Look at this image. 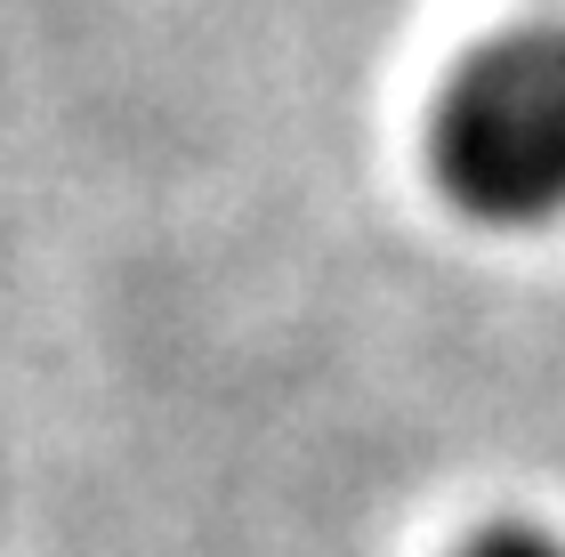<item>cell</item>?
Returning a JSON list of instances; mask_svg holds the SVG:
<instances>
[{
	"instance_id": "obj_1",
	"label": "cell",
	"mask_w": 565,
	"mask_h": 557,
	"mask_svg": "<svg viewBox=\"0 0 565 557\" xmlns=\"http://www.w3.org/2000/svg\"><path fill=\"white\" fill-rule=\"evenodd\" d=\"M436 179L484 226L565 218V17L460 57L436 97Z\"/></svg>"
},
{
	"instance_id": "obj_2",
	"label": "cell",
	"mask_w": 565,
	"mask_h": 557,
	"mask_svg": "<svg viewBox=\"0 0 565 557\" xmlns=\"http://www.w3.org/2000/svg\"><path fill=\"white\" fill-rule=\"evenodd\" d=\"M460 557H565V542H550L542 525H493V534L469 542Z\"/></svg>"
}]
</instances>
